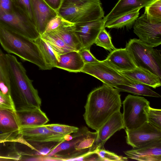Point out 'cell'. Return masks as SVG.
<instances>
[{"instance_id": "obj_1", "label": "cell", "mask_w": 161, "mask_h": 161, "mask_svg": "<svg viewBox=\"0 0 161 161\" xmlns=\"http://www.w3.org/2000/svg\"><path fill=\"white\" fill-rule=\"evenodd\" d=\"M121 105L119 92L103 84L88 96L83 115L86 124L97 131L114 113L120 110Z\"/></svg>"}, {"instance_id": "obj_2", "label": "cell", "mask_w": 161, "mask_h": 161, "mask_svg": "<svg viewBox=\"0 0 161 161\" xmlns=\"http://www.w3.org/2000/svg\"><path fill=\"white\" fill-rule=\"evenodd\" d=\"M9 72L11 96L16 110L40 108L41 100L26 71L14 56L6 54Z\"/></svg>"}, {"instance_id": "obj_3", "label": "cell", "mask_w": 161, "mask_h": 161, "mask_svg": "<svg viewBox=\"0 0 161 161\" xmlns=\"http://www.w3.org/2000/svg\"><path fill=\"white\" fill-rule=\"evenodd\" d=\"M0 44L7 52L14 54L43 70L52 68L46 63L34 40L14 32L0 24Z\"/></svg>"}, {"instance_id": "obj_4", "label": "cell", "mask_w": 161, "mask_h": 161, "mask_svg": "<svg viewBox=\"0 0 161 161\" xmlns=\"http://www.w3.org/2000/svg\"><path fill=\"white\" fill-rule=\"evenodd\" d=\"M70 135L69 139L59 142L44 158L58 160H74L89 152L97 137V132L90 131L86 127Z\"/></svg>"}, {"instance_id": "obj_5", "label": "cell", "mask_w": 161, "mask_h": 161, "mask_svg": "<svg viewBox=\"0 0 161 161\" xmlns=\"http://www.w3.org/2000/svg\"><path fill=\"white\" fill-rule=\"evenodd\" d=\"M57 13L64 19L73 24L104 17L100 0H63Z\"/></svg>"}, {"instance_id": "obj_6", "label": "cell", "mask_w": 161, "mask_h": 161, "mask_svg": "<svg viewBox=\"0 0 161 161\" xmlns=\"http://www.w3.org/2000/svg\"><path fill=\"white\" fill-rule=\"evenodd\" d=\"M136 67L146 69L161 78L160 50L139 39H130L125 48Z\"/></svg>"}, {"instance_id": "obj_7", "label": "cell", "mask_w": 161, "mask_h": 161, "mask_svg": "<svg viewBox=\"0 0 161 161\" xmlns=\"http://www.w3.org/2000/svg\"><path fill=\"white\" fill-rule=\"evenodd\" d=\"M123 104V120L125 129H136L147 122V111L150 103L145 98L129 94Z\"/></svg>"}, {"instance_id": "obj_8", "label": "cell", "mask_w": 161, "mask_h": 161, "mask_svg": "<svg viewBox=\"0 0 161 161\" xmlns=\"http://www.w3.org/2000/svg\"><path fill=\"white\" fill-rule=\"evenodd\" d=\"M81 72L92 75L103 84L113 87L119 85L128 86L134 82L126 77L105 60L85 64Z\"/></svg>"}, {"instance_id": "obj_9", "label": "cell", "mask_w": 161, "mask_h": 161, "mask_svg": "<svg viewBox=\"0 0 161 161\" xmlns=\"http://www.w3.org/2000/svg\"><path fill=\"white\" fill-rule=\"evenodd\" d=\"M0 24L32 40L41 36L28 16L16 7L0 17Z\"/></svg>"}, {"instance_id": "obj_10", "label": "cell", "mask_w": 161, "mask_h": 161, "mask_svg": "<svg viewBox=\"0 0 161 161\" xmlns=\"http://www.w3.org/2000/svg\"><path fill=\"white\" fill-rule=\"evenodd\" d=\"M134 32L139 40L153 47L161 44V21L153 20L144 14L133 25Z\"/></svg>"}, {"instance_id": "obj_11", "label": "cell", "mask_w": 161, "mask_h": 161, "mask_svg": "<svg viewBox=\"0 0 161 161\" xmlns=\"http://www.w3.org/2000/svg\"><path fill=\"white\" fill-rule=\"evenodd\" d=\"M125 131L127 143L133 148L161 140V130L147 122L136 129L129 130L125 129Z\"/></svg>"}, {"instance_id": "obj_12", "label": "cell", "mask_w": 161, "mask_h": 161, "mask_svg": "<svg viewBox=\"0 0 161 161\" xmlns=\"http://www.w3.org/2000/svg\"><path fill=\"white\" fill-rule=\"evenodd\" d=\"M103 18L74 24V31L82 48L90 49L100 31L104 28Z\"/></svg>"}, {"instance_id": "obj_13", "label": "cell", "mask_w": 161, "mask_h": 161, "mask_svg": "<svg viewBox=\"0 0 161 161\" xmlns=\"http://www.w3.org/2000/svg\"><path fill=\"white\" fill-rule=\"evenodd\" d=\"M19 133L27 142L37 143L59 142L65 140L66 136L52 131L45 125L35 127H20Z\"/></svg>"}, {"instance_id": "obj_14", "label": "cell", "mask_w": 161, "mask_h": 161, "mask_svg": "<svg viewBox=\"0 0 161 161\" xmlns=\"http://www.w3.org/2000/svg\"><path fill=\"white\" fill-rule=\"evenodd\" d=\"M125 129L122 114L120 111L114 113L97 130L95 141L89 152L94 151L97 149H104V145L106 141L117 131Z\"/></svg>"}, {"instance_id": "obj_15", "label": "cell", "mask_w": 161, "mask_h": 161, "mask_svg": "<svg viewBox=\"0 0 161 161\" xmlns=\"http://www.w3.org/2000/svg\"><path fill=\"white\" fill-rule=\"evenodd\" d=\"M33 21L40 35L45 31L49 21L58 15L43 0H31Z\"/></svg>"}, {"instance_id": "obj_16", "label": "cell", "mask_w": 161, "mask_h": 161, "mask_svg": "<svg viewBox=\"0 0 161 161\" xmlns=\"http://www.w3.org/2000/svg\"><path fill=\"white\" fill-rule=\"evenodd\" d=\"M130 159L140 161H161V140L124 152Z\"/></svg>"}, {"instance_id": "obj_17", "label": "cell", "mask_w": 161, "mask_h": 161, "mask_svg": "<svg viewBox=\"0 0 161 161\" xmlns=\"http://www.w3.org/2000/svg\"><path fill=\"white\" fill-rule=\"evenodd\" d=\"M20 127H31L45 125L49 121L40 108H31L16 110Z\"/></svg>"}, {"instance_id": "obj_18", "label": "cell", "mask_w": 161, "mask_h": 161, "mask_svg": "<svg viewBox=\"0 0 161 161\" xmlns=\"http://www.w3.org/2000/svg\"><path fill=\"white\" fill-rule=\"evenodd\" d=\"M154 0H119L103 19L105 23L134 10L145 7Z\"/></svg>"}, {"instance_id": "obj_19", "label": "cell", "mask_w": 161, "mask_h": 161, "mask_svg": "<svg viewBox=\"0 0 161 161\" xmlns=\"http://www.w3.org/2000/svg\"><path fill=\"white\" fill-rule=\"evenodd\" d=\"M105 60L119 71L133 69L136 67L125 48H119L111 52Z\"/></svg>"}, {"instance_id": "obj_20", "label": "cell", "mask_w": 161, "mask_h": 161, "mask_svg": "<svg viewBox=\"0 0 161 161\" xmlns=\"http://www.w3.org/2000/svg\"><path fill=\"white\" fill-rule=\"evenodd\" d=\"M119 71L134 82L143 84L154 88L161 86V78L146 69L136 67L132 70Z\"/></svg>"}, {"instance_id": "obj_21", "label": "cell", "mask_w": 161, "mask_h": 161, "mask_svg": "<svg viewBox=\"0 0 161 161\" xmlns=\"http://www.w3.org/2000/svg\"><path fill=\"white\" fill-rule=\"evenodd\" d=\"M20 128L16 110L0 108V131L2 133L19 135Z\"/></svg>"}, {"instance_id": "obj_22", "label": "cell", "mask_w": 161, "mask_h": 161, "mask_svg": "<svg viewBox=\"0 0 161 161\" xmlns=\"http://www.w3.org/2000/svg\"><path fill=\"white\" fill-rule=\"evenodd\" d=\"M85 64L78 51L73 50L59 54L55 67L69 72H81Z\"/></svg>"}, {"instance_id": "obj_23", "label": "cell", "mask_w": 161, "mask_h": 161, "mask_svg": "<svg viewBox=\"0 0 161 161\" xmlns=\"http://www.w3.org/2000/svg\"><path fill=\"white\" fill-rule=\"evenodd\" d=\"M68 46L79 51L82 47L74 31V24L63 19L60 25L53 30Z\"/></svg>"}, {"instance_id": "obj_24", "label": "cell", "mask_w": 161, "mask_h": 161, "mask_svg": "<svg viewBox=\"0 0 161 161\" xmlns=\"http://www.w3.org/2000/svg\"><path fill=\"white\" fill-rule=\"evenodd\" d=\"M140 9L134 10L105 23L104 27L119 29L126 26L127 29H130L138 17Z\"/></svg>"}, {"instance_id": "obj_25", "label": "cell", "mask_w": 161, "mask_h": 161, "mask_svg": "<svg viewBox=\"0 0 161 161\" xmlns=\"http://www.w3.org/2000/svg\"><path fill=\"white\" fill-rule=\"evenodd\" d=\"M148 86L143 84L133 82L128 86L119 85L114 88L119 92H124L134 95L156 97H161L159 94L151 89Z\"/></svg>"}, {"instance_id": "obj_26", "label": "cell", "mask_w": 161, "mask_h": 161, "mask_svg": "<svg viewBox=\"0 0 161 161\" xmlns=\"http://www.w3.org/2000/svg\"><path fill=\"white\" fill-rule=\"evenodd\" d=\"M40 36L58 54L75 50L67 45L61 38L53 31L44 32Z\"/></svg>"}, {"instance_id": "obj_27", "label": "cell", "mask_w": 161, "mask_h": 161, "mask_svg": "<svg viewBox=\"0 0 161 161\" xmlns=\"http://www.w3.org/2000/svg\"><path fill=\"white\" fill-rule=\"evenodd\" d=\"M34 41L38 46L46 64L52 68L55 67L58 61L59 54L41 36Z\"/></svg>"}, {"instance_id": "obj_28", "label": "cell", "mask_w": 161, "mask_h": 161, "mask_svg": "<svg viewBox=\"0 0 161 161\" xmlns=\"http://www.w3.org/2000/svg\"><path fill=\"white\" fill-rule=\"evenodd\" d=\"M0 92L11 96L9 72L6 54L0 48Z\"/></svg>"}, {"instance_id": "obj_29", "label": "cell", "mask_w": 161, "mask_h": 161, "mask_svg": "<svg viewBox=\"0 0 161 161\" xmlns=\"http://www.w3.org/2000/svg\"><path fill=\"white\" fill-rule=\"evenodd\" d=\"M145 7L144 14L148 17L161 21V0H154Z\"/></svg>"}, {"instance_id": "obj_30", "label": "cell", "mask_w": 161, "mask_h": 161, "mask_svg": "<svg viewBox=\"0 0 161 161\" xmlns=\"http://www.w3.org/2000/svg\"><path fill=\"white\" fill-rule=\"evenodd\" d=\"M104 28L98 35L94 43L104 48L110 52L116 49L111 41V37L109 33Z\"/></svg>"}, {"instance_id": "obj_31", "label": "cell", "mask_w": 161, "mask_h": 161, "mask_svg": "<svg viewBox=\"0 0 161 161\" xmlns=\"http://www.w3.org/2000/svg\"><path fill=\"white\" fill-rule=\"evenodd\" d=\"M45 125L52 131L64 136L76 132L79 129L76 127L58 124Z\"/></svg>"}, {"instance_id": "obj_32", "label": "cell", "mask_w": 161, "mask_h": 161, "mask_svg": "<svg viewBox=\"0 0 161 161\" xmlns=\"http://www.w3.org/2000/svg\"><path fill=\"white\" fill-rule=\"evenodd\" d=\"M147 122L161 130V110L150 106L147 111Z\"/></svg>"}, {"instance_id": "obj_33", "label": "cell", "mask_w": 161, "mask_h": 161, "mask_svg": "<svg viewBox=\"0 0 161 161\" xmlns=\"http://www.w3.org/2000/svg\"><path fill=\"white\" fill-rule=\"evenodd\" d=\"M103 161H124L128 160V158L119 156L114 153L104 149H97L95 150Z\"/></svg>"}, {"instance_id": "obj_34", "label": "cell", "mask_w": 161, "mask_h": 161, "mask_svg": "<svg viewBox=\"0 0 161 161\" xmlns=\"http://www.w3.org/2000/svg\"><path fill=\"white\" fill-rule=\"evenodd\" d=\"M12 0L15 7L25 14L34 23L31 0Z\"/></svg>"}, {"instance_id": "obj_35", "label": "cell", "mask_w": 161, "mask_h": 161, "mask_svg": "<svg viewBox=\"0 0 161 161\" xmlns=\"http://www.w3.org/2000/svg\"><path fill=\"white\" fill-rule=\"evenodd\" d=\"M0 108H9L16 110L11 96L3 94L0 92Z\"/></svg>"}, {"instance_id": "obj_36", "label": "cell", "mask_w": 161, "mask_h": 161, "mask_svg": "<svg viewBox=\"0 0 161 161\" xmlns=\"http://www.w3.org/2000/svg\"><path fill=\"white\" fill-rule=\"evenodd\" d=\"M12 0H0V17L15 8Z\"/></svg>"}, {"instance_id": "obj_37", "label": "cell", "mask_w": 161, "mask_h": 161, "mask_svg": "<svg viewBox=\"0 0 161 161\" xmlns=\"http://www.w3.org/2000/svg\"><path fill=\"white\" fill-rule=\"evenodd\" d=\"M78 52L85 64L95 62L98 60L91 53L90 49L82 48Z\"/></svg>"}, {"instance_id": "obj_38", "label": "cell", "mask_w": 161, "mask_h": 161, "mask_svg": "<svg viewBox=\"0 0 161 161\" xmlns=\"http://www.w3.org/2000/svg\"><path fill=\"white\" fill-rule=\"evenodd\" d=\"M63 20V19L58 15L52 18L48 22L44 32H49L57 28L61 24Z\"/></svg>"}, {"instance_id": "obj_39", "label": "cell", "mask_w": 161, "mask_h": 161, "mask_svg": "<svg viewBox=\"0 0 161 161\" xmlns=\"http://www.w3.org/2000/svg\"><path fill=\"white\" fill-rule=\"evenodd\" d=\"M74 160L103 161L95 151L88 152L81 157L75 159Z\"/></svg>"}, {"instance_id": "obj_40", "label": "cell", "mask_w": 161, "mask_h": 161, "mask_svg": "<svg viewBox=\"0 0 161 161\" xmlns=\"http://www.w3.org/2000/svg\"><path fill=\"white\" fill-rule=\"evenodd\" d=\"M52 9L57 12L60 8L63 0H43Z\"/></svg>"}, {"instance_id": "obj_41", "label": "cell", "mask_w": 161, "mask_h": 161, "mask_svg": "<svg viewBox=\"0 0 161 161\" xmlns=\"http://www.w3.org/2000/svg\"><path fill=\"white\" fill-rule=\"evenodd\" d=\"M1 141V140L0 139V142Z\"/></svg>"}]
</instances>
